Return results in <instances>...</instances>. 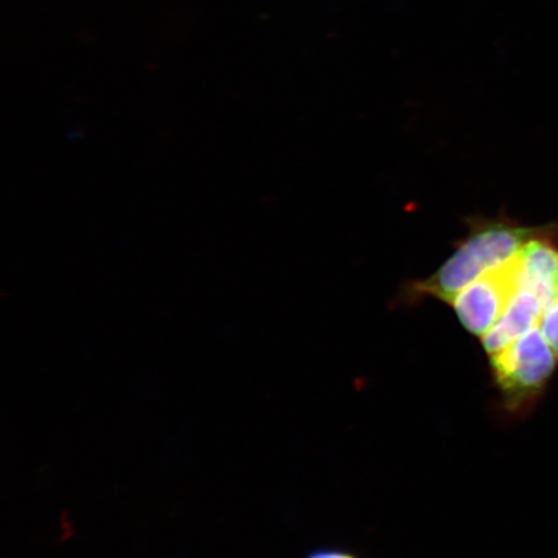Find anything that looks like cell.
<instances>
[{"label":"cell","mask_w":558,"mask_h":558,"mask_svg":"<svg viewBox=\"0 0 558 558\" xmlns=\"http://www.w3.org/2000/svg\"><path fill=\"white\" fill-rule=\"evenodd\" d=\"M470 225V234L434 276L410 283L408 300L430 296L451 304L474 279L513 260L530 241L543 234V230L518 227L507 220L473 219Z\"/></svg>","instance_id":"obj_1"},{"label":"cell","mask_w":558,"mask_h":558,"mask_svg":"<svg viewBox=\"0 0 558 558\" xmlns=\"http://www.w3.org/2000/svg\"><path fill=\"white\" fill-rule=\"evenodd\" d=\"M490 359L495 384L513 414H527L535 407L558 364V354L538 326Z\"/></svg>","instance_id":"obj_2"},{"label":"cell","mask_w":558,"mask_h":558,"mask_svg":"<svg viewBox=\"0 0 558 558\" xmlns=\"http://www.w3.org/2000/svg\"><path fill=\"white\" fill-rule=\"evenodd\" d=\"M515 289L518 256L474 279L453 298L451 305L464 329L483 338L498 323Z\"/></svg>","instance_id":"obj_3"},{"label":"cell","mask_w":558,"mask_h":558,"mask_svg":"<svg viewBox=\"0 0 558 558\" xmlns=\"http://www.w3.org/2000/svg\"><path fill=\"white\" fill-rule=\"evenodd\" d=\"M544 308L546 305L533 291L515 289L498 323L481 338L488 355L500 352L523 333L538 326Z\"/></svg>","instance_id":"obj_4"},{"label":"cell","mask_w":558,"mask_h":558,"mask_svg":"<svg viewBox=\"0 0 558 558\" xmlns=\"http://www.w3.org/2000/svg\"><path fill=\"white\" fill-rule=\"evenodd\" d=\"M518 288L533 291L544 305L558 292V250L547 239L530 241L518 255Z\"/></svg>","instance_id":"obj_5"},{"label":"cell","mask_w":558,"mask_h":558,"mask_svg":"<svg viewBox=\"0 0 558 558\" xmlns=\"http://www.w3.org/2000/svg\"><path fill=\"white\" fill-rule=\"evenodd\" d=\"M538 327L548 344L558 354V292L544 308Z\"/></svg>","instance_id":"obj_6"},{"label":"cell","mask_w":558,"mask_h":558,"mask_svg":"<svg viewBox=\"0 0 558 558\" xmlns=\"http://www.w3.org/2000/svg\"><path fill=\"white\" fill-rule=\"evenodd\" d=\"M306 558H357V557L353 556L352 554L344 553V550L325 549V550H317V553H314L310 557H306Z\"/></svg>","instance_id":"obj_7"}]
</instances>
